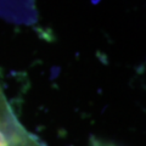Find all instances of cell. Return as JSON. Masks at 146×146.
Listing matches in <instances>:
<instances>
[{"instance_id":"1","label":"cell","mask_w":146,"mask_h":146,"mask_svg":"<svg viewBox=\"0 0 146 146\" xmlns=\"http://www.w3.org/2000/svg\"><path fill=\"white\" fill-rule=\"evenodd\" d=\"M0 146H48L17 118L0 86Z\"/></svg>"}]
</instances>
